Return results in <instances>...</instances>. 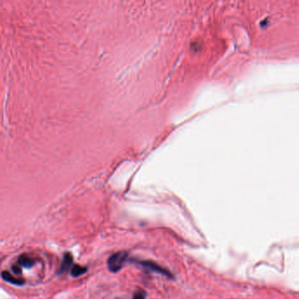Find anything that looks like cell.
Returning a JSON list of instances; mask_svg holds the SVG:
<instances>
[{"label":"cell","mask_w":299,"mask_h":299,"mask_svg":"<svg viewBox=\"0 0 299 299\" xmlns=\"http://www.w3.org/2000/svg\"><path fill=\"white\" fill-rule=\"evenodd\" d=\"M127 258V253L125 251L118 252L114 254H112L107 261V267L111 272L116 273L119 271L122 267L124 266V263Z\"/></svg>","instance_id":"1"},{"label":"cell","mask_w":299,"mask_h":299,"mask_svg":"<svg viewBox=\"0 0 299 299\" xmlns=\"http://www.w3.org/2000/svg\"><path fill=\"white\" fill-rule=\"evenodd\" d=\"M139 263L143 266L144 267L153 271V272H155L157 274H160V275H162L164 276H167L168 278L171 277V275L170 273L166 270L165 268H163L162 267H161L160 265H158L157 263L155 262H149V261H143V262H139Z\"/></svg>","instance_id":"2"},{"label":"cell","mask_w":299,"mask_h":299,"mask_svg":"<svg viewBox=\"0 0 299 299\" xmlns=\"http://www.w3.org/2000/svg\"><path fill=\"white\" fill-rule=\"evenodd\" d=\"M2 279L7 282H10L14 285H23L25 283V280L18 277H14L13 275H11L10 272L8 271H3L2 272Z\"/></svg>","instance_id":"3"},{"label":"cell","mask_w":299,"mask_h":299,"mask_svg":"<svg viewBox=\"0 0 299 299\" xmlns=\"http://www.w3.org/2000/svg\"><path fill=\"white\" fill-rule=\"evenodd\" d=\"M18 264L20 267H25L27 268H30L35 264V260L33 257L27 255V254H22L18 259Z\"/></svg>","instance_id":"4"},{"label":"cell","mask_w":299,"mask_h":299,"mask_svg":"<svg viewBox=\"0 0 299 299\" xmlns=\"http://www.w3.org/2000/svg\"><path fill=\"white\" fill-rule=\"evenodd\" d=\"M73 263V257L70 254L68 253H66L63 256V262H62V264H61V267H60V269H59V273H63L67 271L70 266L72 265Z\"/></svg>","instance_id":"5"},{"label":"cell","mask_w":299,"mask_h":299,"mask_svg":"<svg viewBox=\"0 0 299 299\" xmlns=\"http://www.w3.org/2000/svg\"><path fill=\"white\" fill-rule=\"evenodd\" d=\"M87 271V268L80 265H74L71 268L70 274L74 277H78L82 275H83Z\"/></svg>","instance_id":"6"},{"label":"cell","mask_w":299,"mask_h":299,"mask_svg":"<svg viewBox=\"0 0 299 299\" xmlns=\"http://www.w3.org/2000/svg\"><path fill=\"white\" fill-rule=\"evenodd\" d=\"M146 293L143 290H139L134 293L133 299H146Z\"/></svg>","instance_id":"7"},{"label":"cell","mask_w":299,"mask_h":299,"mask_svg":"<svg viewBox=\"0 0 299 299\" xmlns=\"http://www.w3.org/2000/svg\"><path fill=\"white\" fill-rule=\"evenodd\" d=\"M12 269L14 272V274H16V275H19L21 273V267L19 266V264H15L14 266L12 267Z\"/></svg>","instance_id":"8"}]
</instances>
